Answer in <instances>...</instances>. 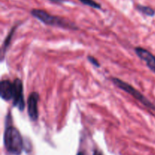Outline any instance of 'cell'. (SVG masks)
I'll list each match as a JSON object with an SVG mask.
<instances>
[{
    "label": "cell",
    "mask_w": 155,
    "mask_h": 155,
    "mask_svg": "<svg viewBox=\"0 0 155 155\" xmlns=\"http://www.w3.org/2000/svg\"><path fill=\"white\" fill-rule=\"evenodd\" d=\"M4 145L10 154L20 155L24 149V141L20 132L13 126H8L4 133Z\"/></svg>",
    "instance_id": "cell-1"
},
{
    "label": "cell",
    "mask_w": 155,
    "mask_h": 155,
    "mask_svg": "<svg viewBox=\"0 0 155 155\" xmlns=\"http://www.w3.org/2000/svg\"><path fill=\"white\" fill-rule=\"evenodd\" d=\"M31 15L46 25L61 27V28L64 29H70V30H78V27L71 21H68L64 18L50 15L49 13L44 10L33 9L31 11Z\"/></svg>",
    "instance_id": "cell-2"
},
{
    "label": "cell",
    "mask_w": 155,
    "mask_h": 155,
    "mask_svg": "<svg viewBox=\"0 0 155 155\" xmlns=\"http://www.w3.org/2000/svg\"><path fill=\"white\" fill-rule=\"evenodd\" d=\"M111 81L113 82L115 86H117L118 88L121 89L122 90H124V92H127L130 95H131L133 98H136V100L139 101V102L142 103L143 105H145V107H148V108L151 109V110H155V105L153 104L151 101H150L146 97L144 96L140 92L137 90V89H135L133 86H132L131 85H130L129 83H126V82L123 81V80H120V79L117 78V77H113L111 78Z\"/></svg>",
    "instance_id": "cell-3"
},
{
    "label": "cell",
    "mask_w": 155,
    "mask_h": 155,
    "mask_svg": "<svg viewBox=\"0 0 155 155\" xmlns=\"http://www.w3.org/2000/svg\"><path fill=\"white\" fill-rule=\"evenodd\" d=\"M13 105L18 108V110L22 111L25 107L22 81L20 79H15L13 82Z\"/></svg>",
    "instance_id": "cell-4"
},
{
    "label": "cell",
    "mask_w": 155,
    "mask_h": 155,
    "mask_svg": "<svg viewBox=\"0 0 155 155\" xmlns=\"http://www.w3.org/2000/svg\"><path fill=\"white\" fill-rule=\"evenodd\" d=\"M39 99V94L36 92H31L27 99V112H28L29 117L33 121L37 120L39 118V110H38Z\"/></svg>",
    "instance_id": "cell-5"
},
{
    "label": "cell",
    "mask_w": 155,
    "mask_h": 155,
    "mask_svg": "<svg viewBox=\"0 0 155 155\" xmlns=\"http://www.w3.org/2000/svg\"><path fill=\"white\" fill-rule=\"evenodd\" d=\"M135 51L138 57L143 60L146 63L147 67L155 74V56L154 54L142 47H136Z\"/></svg>",
    "instance_id": "cell-6"
},
{
    "label": "cell",
    "mask_w": 155,
    "mask_h": 155,
    "mask_svg": "<svg viewBox=\"0 0 155 155\" xmlns=\"http://www.w3.org/2000/svg\"><path fill=\"white\" fill-rule=\"evenodd\" d=\"M13 83L8 80H4L0 83V95L5 101L12 100L13 97Z\"/></svg>",
    "instance_id": "cell-7"
},
{
    "label": "cell",
    "mask_w": 155,
    "mask_h": 155,
    "mask_svg": "<svg viewBox=\"0 0 155 155\" xmlns=\"http://www.w3.org/2000/svg\"><path fill=\"white\" fill-rule=\"evenodd\" d=\"M137 9L142 13L145 14V15H148V16L152 17L155 15V12L152 8L149 7V6H145L142 5H137Z\"/></svg>",
    "instance_id": "cell-8"
},
{
    "label": "cell",
    "mask_w": 155,
    "mask_h": 155,
    "mask_svg": "<svg viewBox=\"0 0 155 155\" xmlns=\"http://www.w3.org/2000/svg\"><path fill=\"white\" fill-rule=\"evenodd\" d=\"M15 30H16V27H14L13 28H12V30H11L10 33H8V36L6 37V39H5L4 44H3V45H2V54H5V52L8 46V45L10 44L11 40H12V36H13Z\"/></svg>",
    "instance_id": "cell-9"
},
{
    "label": "cell",
    "mask_w": 155,
    "mask_h": 155,
    "mask_svg": "<svg viewBox=\"0 0 155 155\" xmlns=\"http://www.w3.org/2000/svg\"><path fill=\"white\" fill-rule=\"evenodd\" d=\"M80 1V2H82L83 4L89 6L91 8H93L95 9H101V6L99 3H98L97 2H95V0H79Z\"/></svg>",
    "instance_id": "cell-10"
},
{
    "label": "cell",
    "mask_w": 155,
    "mask_h": 155,
    "mask_svg": "<svg viewBox=\"0 0 155 155\" xmlns=\"http://www.w3.org/2000/svg\"><path fill=\"white\" fill-rule=\"evenodd\" d=\"M88 60H89V61L91 62V64H92L94 66L98 67V68H99L100 67L99 62L98 61V60H97V59H95V58L92 57V56H91V55L88 56Z\"/></svg>",
    "instance_id": "cell-11"
},
{
    "label": "cell",
    "mask_w": 155,
    "mask_h": 155,
    "mask_svg": "<svg viewBox=\"0 0 155 155\" xmlns=\"http://www.w3.org/2000/svg\"><path fill=\"white\" fill-rule=\"evenodd\" d=\"M50 1L53 2L54 3H61L64 2V0H50Z\"/></svg>",
    "instance_id": "cell-12"
},
{
    "label": "cell",
    "mask_w": 155,
    "mask_h": 155,
    "mask_svg": "<svg viewBox=\"0 0 155 155\" xmlns=\"http://www.w3.org/2000/svg\"><path fill=\"white\" fill-rule=\"evenodd\" d=\"M93 155H102V154H101V153L100 152V151H98V150H95V151H94Z\"/></svg>",
    "instance_id": "cell-13"
},
{
    "label": "cell",
    "mask_w": 155,
    "mask_h": 155,
    "mask_svg": "<svg viewBox=\"0 0 155 155\" xmlns=\"http://www.w3.org/2000/svg\"><path fill=\"white\" fill-rule=\"evenodd\" d=\"M77 155H84V154H83V152H78Z\"/></svg>",
    "instance_id": "cell-14"
}]
</instances>
